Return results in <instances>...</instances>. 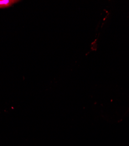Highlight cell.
Returning a JSON list of instances; mask_svg holds the SVG:
<instances>
[{
    "mask_svg": "<svg viewBox=\"0 0 129 146\" xmlns=\"http://www.w3.org/2000/svg\"><path fill=\"white\" fill-rule=\"evenodd\" d=\"M19 1L18 0H0V9L9 8Z\"/></svg>",
    "mask_w": 129,
    "mask_h": 146,
    "instance_id": "obj_1",
    "label": "cell"
}]
</instances>
